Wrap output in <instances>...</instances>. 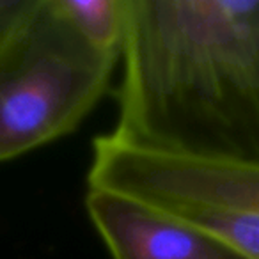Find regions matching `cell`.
Here are the masks:
<instances>
[{
    "instance_id": "cell-1",
    "label": "cell",
    "mask_w": 259,
    "mask_h": 259,
    "mask_svg": "<svg viewBox=\"0 0 259 259\" xmlns=\"http://www.w3.org/2000/svg\"><path fill=\"white\" fill-rule=\"evenodd\" d=\"M115 139L259 167V0H128Z\"/></svg>"
},
{
    "instance_id": "cell-2",
    "label": "cell",
    "mask_w": 259,
    "mask_h": 259,
    "mask_svg": "<svg viewBox=\"0 0 259 259\" xmlns=\"http://www.w3.org/2000/svg\"><path fill=\"white\" fill-rule=\"evenodd\" d=\"M117 59L87 43L57 0H39L0 48V162L75 132L108 89Z\"/></svg>"
},
{
    "instance_id": "cell-3",
    "label": "cell",
    "mask_w": 259,
    "mask_h": 259,
    "mask_svg": "<svg viewBox=\"0 0 259 259\" xmlns=\"http://www.w3.org/2000/svg\"><path fill=\"white\" fill-rule=\"evenodd\" d=\"M89 187L132 195L259 259V167L149 151L94 139Z\"/></svg>"
},
{
    "instance_id": "cell-4",
    "label": "cell",
    "mask_w": 259,
    "mask_h": 259,
    "mask_svg": "<svg viewBox=\"0 0 259 259\" xmlns=\"http://www.w3.org/2000/svg\"><path fill=\"white\" fill-rule=\"evenodd\" d=\"M85 206L114 259H247L201 227L121 192L89 187Z\"/></svg>"
},
{
    "instance_id": "cell-5",
    "label": "cell",
    "mask_w": 259,
    "mask_h": 259,
    "mask_svg": "<svg viewBox=\"0 0 259 259\" xmlns=\"http://www.w3.org/2000/svg\"><path fill=\"white\" fill-rule=\"evenodd\" d=\"M128 0H57L59 9L96 50L121 57Z\"/></svg>"
},
{
    "instance_id": "cell-6",
    "label": "cell",
    "mask_w": 259,
    "mask_h": 259,
    "mask_svg": "<svg viewBox=\"0 0 259 259\" xmlns=\"http://www.w3.org/2000/svg\"><path fill=\"white\" fill-rule=\"evenodd\" d=\"M39 0H0V48L36 11Z\"/></svg>"
}]
</instances>
